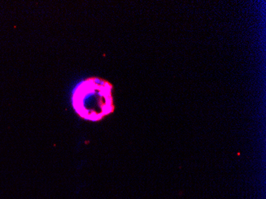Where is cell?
Returning <instances> with one entry per match:
<instances>
[{"label":"cell","mask_w":266,"mask_h":199,"mask_svg":"<svg viewBox=\"0 0 266 199\" xmlns=\"http://www.w3.org/2000/svg\"><path fill=\"white\" fill-rule=\"evenodd\" d=\"M93 83L98 86H104V83H105V81H104L103 80L100 79V78H93Z\"/></svg>","instance_id":"cell-1"}]
</instances>
